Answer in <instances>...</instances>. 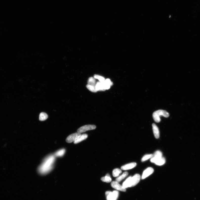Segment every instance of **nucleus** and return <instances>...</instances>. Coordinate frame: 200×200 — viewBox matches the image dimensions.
Here are the masks:
<instances>
[{
    "mask_svg": "<svg viewBox=\"0 0 200 200\" xmlns=\"http://www.w3.org/2000/svg\"><path fill=\"white\" fill-rule=\"evenodd\" d=\"M152 156L153 154L146 155H144L143 158H142L141 161L142 162L145 161L149 159H151V158H152Z\"/></svg>",
    "mask_w": 200,
    "mask_h": 200,
    "instance_id": "4be33fe9",
    "label": "nucleus"
},
{
    "mask_svg": "<svg viewBox=\"0 0 200 200\" xmlns=\"http://www.w3.org/2000/svg\"><path fill=\"white\" fill-rule=\"evenodd\" d=\"M96 128V126L94 125H87L81 127L78 129L77 132L81 133L88 131L94 130Z\"/></svg>",
    "mask_w": 200,
    "mask_h": 200,
    "instance_id": "20e7f679",
    "label": "nucleus"
},
{
    "mask_svg": "<svg viewBox=\"0 0 200 200\" xmlns=\"http://www.w3.org/2000/svg\"><path fill=\"white\" fill-rule=\"evenodd\" d=\"M86 88L91 92L93 93H96L97 92V90L96 89L95 87V86L87 84V85L86 86Z\"/></svg>",
    "mask_w": 200,
    "mask_h": 200,
    "instance_id": "412c9836",
    "label": "nucleus"
},
{
    "mask_svg": "<svg viewBox=\"0 0 200 200\" xmlns=\"http://www.w3.org/2000/svg\"><path fill=\"white\" fill-rule=\"evenodd\" d=\"M65 152V150L62 149L58 151L55 153V155L57 157H61L63 156Z\"/></svg>",
    "mask_w": 200,
    "mask_h": 200,
    "instance_id": "b1692460",
    "label": "nucleus"
},
{
    "mask_svg": "<svg viewBox=\"0 0 200 200\" xmlns=\"http://www.w3.org/2000/svg\"><path fill=\"white\" fill-rule=\"evenodd\" d=\"M122 173V171L119 168L114 169L113 171L112 175L114 177H117L119 176V175Z\"/></svg>",
    "mask_w": 200,
    "mask_h": 200,
    "instance_id": "aec40b11",
    "label": "nucleus"
},
{
    "mask_svg": "<svg viewBox=\"0 0 200 200\" xmlns=\"http://www.w3.org/2000/svg\"><path fill=\"white\" fill-rule=\"evenodd\" d=\"M48 115L45 113L41 112L40 113L39 116L40 121H44L48 119Z\"/></svg>",
    "mask_w": 200,
    "mask_h": 200,
    "instance_id": "6ab92c4d",
    "label": "nucleus"
},
{
    "mask_svg": "<svg viewBox=\"0 0 200 200\" xmlns=\"http://www.w3.org/2000/svg\"><path fill=\"white\" fill-rule=\"evenodd\" d=\"M162 157V154L160 151H157L153 155V156L151 158L150 161L152 163H155L158 160Z\"/></svg>",
    "mask_w": 200,
    "mask_h": 200,
    "instance_id": "0eeeda50",
    "label": "nucleus"
},
{
    "mask_svg": "<svg viewBox=\"0 0 200 200\" xmlns=\"http://www.w3.org/2000/svg\"><path fill=\"white\" fill-rule=\"evenodd\" d=\"M95 88L97 92L99 91H104L106 90L104 88L103 83L100 81L97 82Z\"/></svg>",
    "mask_w": 200,
    "mask_h": 200,
    "instance_id": "ddd939ff",
    "label": "nucleus"
},
{
    "mask_svg": "<svg viewBox=\"0 0 200 200\" xmlns=\"http://www.w3.org/2000/svg\"><path fill=\"white\" fill-rule=\"evenodd\" d=\"M101 179L102 181L106 183H110L112 181V179L110 175L108 174H107L105 177H102Z\"/></svg>",
    "mask_w": 200,
    "mask_h": 200,
    "instance_id": "f3484780",
    "label": "nucleus"
},
{
    "mask_svg": "<svg viewBox=\"0 0 200 200\" xmlns=\"http://www.w3.org/2000/svg\"><path fill=\"white\" fill-rule=\"evenodd\" d=\"M137 165V163L135 162L125 164L121 167V170H124L131 169L135 167Z\"/></svg>",
    "mask_w": 200,
    "mask_h": 200,
    "instance_id": "1a4fd4ad",
    "label": "nucleus"
},
{
    "mask_svg": "<svg viewBox=\"0 0 200 200\" xmlns=\"http://www.w3.org/2000/svg\"><path fill=\"white\" fill-rule=\"evenodd\" d=\"M81 135V133L78 132L73 133L66 138V141L68 143L74 142Z\"/></svg>",
    "mask_w": 200,
    "mask_h": 200,
    "instance_id": "39448f33",
    "label": "nucleus"
},
{
    "mask_svg": "<svg viewBox=\"0 0 200 200\" xmlns=\"http://www.w3.org/2000/svg\"><path fill=\"white\" fill-rule=\"evenodd\" d=\"M111 186L112 188L122 192H126V189L124 188L123 186L121 185L119 182L116 181H113L111 182Z\"/></svg>",
    "mask_w": 200,
    "mask_h": 200,
    "instance_id": "423d86ee",
    "label": "nucleus"
},
{
    "mask_svg": "<svg viewBox=\"0 0 200 200\" xmlns=\"http://www.w3.org/2000/svg\"><path fill=\"white\" fill-rule=\"evenodd\" d=\"M94 77L95 79H97L99 80V81L101 83H103L105 80V79L104 77L99 75H95Z\"/></svg>",
    "mask_w": 200,
    "mask_h": 200,
    "instance_id": "5701e85b",
    "label": "nucleus"
},
{
    "mask_svg": "<svg viewBox=\"0 0 200 200\" xmlns=\"http://www.w3.org/2000/svg\"><path fill=\"white\" fill-rule=\"evenodd\" d=\"M128 174V173L127 172H124L121 175L117 178L116 180V181L119 183L127 176Z\"/></svg>",
    "mask_w": 200,
    "mask_h": 200,
    "instance_id": "2eb2a0df",
    "label": "nucleus"
},
{
    "mask_svg": "<svg viewBox=\"0 0 200 200\" xmlns=\"http://www.w3.org/2000/svg\"><path fill=\"white\" fill-rule=\"evenodd\" d=\"M166 162V160L164 158L162 157L160 159L158 160L155 163L156 165L159 166L163 165Z\"/></svg>",
    "mask_w": 200,
    "mask_h": 200,
    "instance_id": "dca6fc26",
    "label": "nucleus"
},
{
    "mask_svg": "<svg viewBox=\"0 0 200 200\" xmlns=\"http://www.w3.org/2000/svg\"><path fill=\"white\" fill-rule=\"evenodd\" d=\"M42 164L40 168L41 170L40 172V173L42 174H46L49 172L48 171L51 169L52 167L51 165L54 160V158L53 157H51L48 158Z\"/></svg>",
    "mask_w": 200,
    "mask_h": 200,
    "instance_id": "f03ea898",
    "label": "nucleus"
},
{
    "mask_svg": "<svg viewBox=\"0 0 200 200\" xmlns=\"http://www.w3.org/2000/svg\"><path fill=\"white\" fill-rule=\"evenodd\" d=\"M88 137L87 134H84L81 135L74 142L75 144H77L81 142L86 139Z\"/></svg>",
    "mask_w": 200,
    "mask_h": 200,
    "instance_id": "f8f14e48",
    "label": "nucleus"
},
{
    "mask_svg": "<svg viewBox=\"0 0 200 200\" xmlns=\"http://www.w3.org/2000/svg\"><path fill=\"white\" fill-rule=\"evenodd\" d=\"M112 192L110 191H106L105 193V196L106 199L107 200H109L110 195Z\"/></svg>",
    "mask_w": 200,
    "mask_h": 200,
    "instance_id": "393cba45",
    "label": "nucleus"
},
{
    "mask_svg": "<svg viewBox=\"0 0 200 200\" xmlns=\"http://www.w3.org/2000/svg\"><path fill=\"white\" fill-rule=\"evenodd\" d=\"M141 176L138 174H136L132 177H130L123 182L122 186L125 188L132 187L136 185L140 181Z\"/></svg>",
    "mask_w": 200,
    "mask_h": 200,
    "instance_id": "f257e3e1",
    "label": "nucleus"
},
{
    "mask_svg": "<svg viewBox=\"0 0 200 200\" xmlns=\"http://www.w3.org/2000/svg\"><path fill=\"white\" fill-rule=\"evenodd\" d=\"M88 84L95 87L96 85V81L94 77H90L89 78L87 82Z\"/></svg>",
    "mask_w": 200,
    "mask_h": 200,
    "instance_id": "a211bd4d",
    "label": "nucleus"
},
{
    "mask_svg": "<svg viewBox=\"0 0 200 200\" xmlns=\"http://www.w3.org/2000/svg\"><path fill=\"white\" fill-rule=\"evenodd\" d=\"M119 196L118 191L116 190L113 191L111 193L109 200H117Z\"/></svg>",
    "mask_w": 200,
    "mask_h": 200,
    "instance_id": "4468645a",
    "label": "nucleus"
},
{
    "mask_svg": "<svg viewBox=\"0 0 200 200\" xmlns=\"http://www.w3.org/2000/svg\"><path fill=\"white\" fill-rule=\"evenodd\" d=\"M169 116V114L166 111L160 110L155 111L153 113V119L157 123H159L161 121L160 117L163 116L167 118Z\"/></svg>",
    "mask_w": 200,
    "mask_h": 200,
    "instance_id": "7ed1b4c3",
    "label": "nucleus"
},
{
    "mask_svg": "<svg viewBox=\"0 0 200 200\" xmlns=\"http://www.w3.org/2000/svg\"><path fill=\"white\" fill-rule=\"evenodd\" d=\"M154 172V169L152 167H149L147 168L144 170L141 177V179H144L149 176Z\"/></svg>",
    "mask_w": 200,
    "mask_h": 200,
    "instance_id": "6e6552de",
    "label": "nucleus"
},
{
    "mask_svg": "<svg viewBox=\"0 0 200 200\" xmlns=\"http://www.w3.org/2000/svg\"><path fill=\"white\" fill-rule=\"evenodd\" d=\"M152 126L154 136L156 138L158 139L160 137V132L159 128L155 123L152 124Z\"/></svg>",
    "mask_w": 200,
    "mask_h": 200,
    "instance_id": "9b49d317",
    "label": "nucleus"
},
{
    "mask_svg": "<svg viewBox=\"0 0 200 200\" xmlns=\"http://www.w3.org/2000/svg\"><path fill=\"white\" fill-rule=\"evenodd\" d=\"M104 87L105 90L109 89L111 86L113 85V82L111 81L109 79H107L105 80L104 82H103Z\"/></svg>",
    "mask_w": 200,
    "mask_h": 200,
    "instance_id": "9d476101",
    "label": "nucleus"
}]
</instances>
